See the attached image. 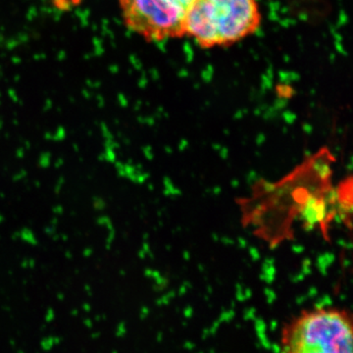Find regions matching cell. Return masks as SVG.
Here are the masks:
<instances>
[{"label": "cell", "mask_w": 353, "mask_h": 353, "mask_svg": "<svg viewBox=\"0 0 353 353\" xmlns=\"http://www.w3.org/2000/svg\"><path fill=\"white\" fill-rule=\"evenodd\" d=\"M350 316L317 309L299 316L283 334V353H352Z\"/></svg>", "instance_id": "2"}, {"label": "cell", "mask_w": 353, "mask_h": 353, "mask_svg": "<svg viewBox=\"0 0 353 353\" xmlns=\"http://www.w3.org/2000/svg\"><path fill=\"white\" fill-rule=\"evenodd\" d=\"M128 29L148 41L183 38L194 0H118Z\"/></svg>", "instance_id": "3"}, {"label": "cell", "mask_w": 353, "mask_h": 353, "mask_svg": "<svg viewBox=\"0 0 353 353\" xmlns=\"http://www.w3.org/2000/svg\"><path fill=\"white\" fill-rule=\"evenodd\" d=\"M261 25L257 0H194L183 26L203 48L231 46L252 36Z\"/></svg>", "instance_id": "1"}]
</instances>
